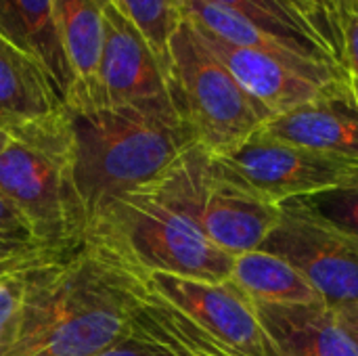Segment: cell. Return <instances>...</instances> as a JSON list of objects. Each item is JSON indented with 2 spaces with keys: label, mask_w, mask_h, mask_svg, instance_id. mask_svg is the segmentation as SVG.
<instances>
[{
  "label": "cell",
  "mask_w": 358,
  "mask_h": 356,
  "mask_svg": "<svg viewBox=\"0 0 358 356\" xmlns=\"http://www.w3.org/2000/svg\"><path fill=\"white\" fill-rule=\"evenodd\" d=\"M138 290V277L82 241L25 273L17 334L4 356L99 355L128 334Z\"/></svg>",
  "instance_id": "obj_1"
},
{
  "label": "cell",
  "mask_w": 358,
  "mask_h": 356,
  "mask_svg": "<svg viewBox=\"0 0 358 356\" xmlns=\"http://www.w3.org/2000/svg\"><path fill=\"white\" fill-rule=\"evenodd\" d=\"M69 174L86 231L113 197L159 180L193 145L170 97L138 105L65 107Z\"/></svg>",
  "instance_id": "obj_2"
},
{
  "label": "cell",
  "mask_w": 358,
  "mask_h": 356,
  "mask_svg": "<svg viewBox=\"0 0 358 356\" xmlns=\"http://www.w3.org/2000/svg\"><path fill=\"white\" fill-rule=\"evenodd\" d=\"M84 243L134 277L155 273L224 283L235 256L214 245L159 180L109 199Z\"/></svg>",
  "instance_id": "obj_3"
},
{
  "label": "cell",
  "mask_w": 358,
  "mask_h": 356,
  "mask_svg": "<svg viewBox=\"0 0 358 356\" xmlns=\"http://www.w3.org/2000/svg\"><path fill=\"white\" fill-rule=\"evenodd\" d=\"M0 197L44 250L65 254L84 241L86 216L69 174L63 109L8 134L0 149Z\"/></svg>",
  "instance_id": "obj_4"
},
{
  "label": "cell",
  "mask_w": 358,
  "mask_h": 356,
  "mask_svg": "<svg viewBox=\"0 0 358 356\" xmlns=\"http://www.w3.org/2000/svg\"><path fill=\"white\" fill-rule=\"evenodd\" d=\"M166 84L176 113L212 155L237 149L275 118L243 90L187 19L170 40Z\"/></svg>",
  "instance_id": "obj_5"
},
{
  "label": "cell",
  "mask_w": 358,
  "mask_h": 356,
  "mask_svg": "<svg viewBox=\"0 0 358 356\" xmlns=\"http://www.w3.org/2000/svg\"><path fill=\"white\" fill-rule=\"evenodd\" d=\"M162 183L203 235L231 256L260 250L281 218V206L258 195L201 145H193Z\"/></svg>",
  "instance_id": "obj_6"
},
{
  "label": "cell",
  "mask_w": 358,
  "mask_h": 356,
  "mask_svg": "<svg viewBox=\"0 0 358 356\" xmlns=\"http://www.w3.org/2000/svg\"><path fill=\"white\" fill-rule=\"evenodd\" d=\"M216 157L275 206L308 199L358 180L357 164L281 141L266 130Z\"/></svg>",
  "instance_id": "obj_7"
},
{
  "label": "cell",
  "mask_w": 358,
  "mask_h": 356,
  "mask_svg": "<svg viewBox=\"0 0 358 356\" xmlns=\"http://www.w3.org/2000/svg\"><path fill=\"white\" fill-rule=\"evenodd\" d=\"M260 250L298 269L327 306L358 304V239L338 231L302 199L281 206V218Z\"/></svg>",
  "instance_id": "obj_8"
},
{
  "label": "cell",
  "mask_w": 358,
  "mask_h": 356,
  "mask_svg": "<svg viewBox=\"0 0 358 356\" xmlns=\"http://www.w3.org/2000/svg\"><path fill=\"white\" fill-rule=\"evenodd\" d=\"M141 279V277H138ZM143 283L187 315L201 332L233 356H277L252 302L229 281L210 283L155 273Z\"/></svg>",
  "instance_id": "obj_9"
},
{
  "label": "cell",
  "mask_w": 358,
  "mask_h": 356,
  "mask_svg": "<svg viewBox=\"0 0 358 356\" xmlns=\"http://www.w3.org/2000/svg\"><path fill=\"white\" fill-rule=\"evenodd\" d=\"M159 99H168L166 69L162 61L143 34L107 4L96 105L120 107Z\"/></svg>",
  "instance_id": "obj_10"
},
{
  "label": "cell",
  "mask_w": 358,
  "mask_h": 356,
  "mask_svg": "<svg viewBox=\"0 0 358 356\" xmlns=\"http://www.w3.org/2000/svg\"><path fill=\"white\" fill-rule=\"evenodd\" d=\"M199 36L220 59V63L233 73V78L243 86V90L260 105H264L273 115H283L306 103H313L350 78L348 73L340 78L308 73L266 52L235 46L203 31H199Z\"/></svg>",
  "instance_id": "obj_11"
},
{
  "label": "cell",
  "mask_w": 358,
  "mask_h": 356,
  "mask_svg": "<svg viewBox=\"0 0 358 356\" xmlns=\"http://www.w3.org/2000/svg\"><path fill=\"white\" fill-rule=\"evenodd\" d=\"M262 130L358 166V86L348 78L317 101L275 115Z\"/></svg>",
  "instance_id": "obj_12"
},
{
  "label": "cell",
  "mask_w": 358,
  "mask_h": 356,
  "mask_svg": "<svg viewBox=\"0 0 358 356\" xmlns=\"http://www.w3.org/2000/svg\"><path fill=\"white\" fill-rule=\"evenodd\" d=\"M94 356H233L141 279L128 334Z\"/></svg>",
  "instance_id": "obj_13"
},
{
  "label": "cell",
  "mask_w": 358,
  "mask_h": 356,
  "mask_svg": "<svg viewBox=\"0 0 358 356\" xmlns=\"http://www.w3.org/2000/svg\"><path fill=\"white\" fill-rule=\"evenodd\" d=\"M105 6V0H52V25L71 76L65 107L96 105Z\"/></svg>",
  "instance_id": "obj_14"
},
{
  "label": "cell",
  "mask_w": 358,
  "mask_h": 356,
  "mask_svg": "<svg viewBox=\"0 0 358 356\" xmlns=\"http://www.w3.org/2000/svg\"><path fill=\"white\" fill-rule=\"evenodd\" d=\"M252 306L277 356H358L357 344L325 302Z\"/></svg>",
  "instance_id": "obj_15"
},
{
  "label": "cell",
  "mask_w": 358,
  "mask_h": 356,
  "mask_svg": "<svg viewBox=\"0 0 358 356\" xmlns=\"http://www.w3.org/2000/svg\"><path fill=\"white\" fill-rule=\"evenodd\" d=\"M63 109V97L46 67L0 36V130L10 134Z\"/></svg>",
  "instance_id": "obj_16"
},
{
  "label": "cell",
  "mask_w": 358,
  "mask_h": 356,
  "mask_svg": "<svg viewBox=\"0 0 358 356\" xmlns=\"http://www.w3.org/2000/svg\"><path fill=\"white\" fill-rule=\"evenodd\" d=\"M229 8L260 27L262 31L287 42L306 59L342 65L338 31L323 17L296 0H206ZM344 67V65H342Z\"/></svg>",
  "instance_id": "obj_17"
},
{
  "label": "cell",
  "mask_w": 358,
  "mask_h": 356,
  "mask_svg": "<svg viewBox=\"0 0 358 356\" xmlns=\"http://www.w3.org/2000/svg\"><path fill=\"white\" fill-rule=\"evenodd\" d=\"M0 36L46 67L65 105L71 76L52 25V0H0Z\"/></svg>",
  "instance_id": "obj_18"
},
{
  "label": "cell",
  "mask_w": 358,
  "mask_h": 356,
  "mask_svg": "<svg viewBox=\"0 0 358 356\" xmlns=\"http://www.w3.org/2000/svg\"><path fill=\"white\" fill-rule=\"evenodd\" d=\"M229 283L252 304L323 302L298 269L264 250L235 256Z\"/></svg>",
  "instance_id": "obj_19"
},
{
  "label": "cell",
  "mask_w": 358,
  "mask_h": 356,
  "mask_svg": "<svg viewBox=\"0 0 358 356\" xmlns=\"http://www.w3.org/2000/svg\"><path fill=\"white\" fill-rule=\"evenodd\" d=\"M124 19H128L149 42L164 69L168 63L170 40L182 21L178 0H105Z\"/></svg>",
  "instance_id": "obj_20"
},
{
  "label": "cell",
  "mask_w": 358,
  "mask_h": 356,
  "mask_svg": "<svg viewBox=\"0 0 358 356\" xmlns=\"http://www.w3.org/2000/svg\"><path fill=\"white\" fill-rule=\"evenodd\" d=\"M302 201L338 231L358 239V180Z\"/></svg>",
  "instance_id": "obj_21"
},
{
  "label": "cell",
  "mask_w": 358,
  "mask_h": 356,
  "mask_svg": "<svg viewBox=\"0 0 358 356\" xmlns=\"http://www.w3.org/2000/svg\"><path fill=\"white\" fill-rule=\"evenodd\" d=\"M44 250L23 218L0 197V260L4 258H25ZM55 254V252H52Z\"/></svg>",
  "instance_id": "obj_22"
},
{
  "label": "cell",
  "mask_w": 358,
  "mask_h": 356,
  "mask_svg": "<svg viewBox=\"0 0 358 356\" xmlns=\"http://www.w3.org/2000/svg\"><path fill=\"white\" fill-rule=\"evenodd\" d=\"M27 271L13 273L0 279V356L8 353L17 334Z\"/></svg>",
  "instance_id": "obj_23"
},
{
  "label": "cell",
  "mask_w": 358,
  "mask_h": 356,
  "mask_svg": "<svg viewBox=\"0 0 358 356\" xmlns=\"http://www.w3.org/2000/svg\"><path fill=\"white\" fill-rule=\"evenodd\" d=\"M334 23L342 48V65L358 86V0H336Z\"/></svg>",
  "instance_id": "obj_24"
},
{
  "label": "cell",
  "mask_w": 358,
  "mask_h": 356,
  "mask_svg": "<svg viewBox=\"0 0 358 356\" xmlns=\"http://www.w3.org/2000/svg\"><path fill=\"white\" fill-rule=\"evenodd\" d=\"M55 256H61V254L42 252V254H34V256H25V258H4V260H0V279L6 275H13V273H23L27 269H34Z\"/></svg>",
  "instance_id": "obj_25"
},
{
  "label": "cell",
  "mask_w": 358,
  "mask_h": 356,
  "mask_svg": "<svg viewBox=\"0 0 358 356\" xmlns=\"http://www.w3.org/2000/svg\"><path fill=\"white\" fill-rule=\"evenodd\" d=\"M340 323L344 325V329L348 332L350 340L357 344L358 348V304H350V306H342V308H334Z\"/></svg>",
  "instance_id": "obj_26"
},
{
  "label": "cell",
  "mask_w": 358,
  "mask_h": 356,
  "mask_svg": "<svg viewBox=\"0 0 358 356\" xmlns=\"http://www.w3.org/2000/svg\"><path fill=\"white\" fill-rule=\"evenodd\" d=\"M300 2L302 6L310 8L313 13H317L319 17H323L327 23H331V27L336 29V23H334V2L336 0H296ZM338 31V29H336Z\"/></svg>",
  "instance_id": "obj_27"
},
{
  "label": "cell",
  "mask_w": 358,
  "mask_h": 356,
  "mask_svg": "<svg viewBox=\"0 0 358 356\" xmlns=\"http://www.w3.org/2000/svg\"><path fill=\"white\" fill-rule=\"evenodd\" d=\"M6 138H8V134H6V132H2V130H0V149H2V145H4V143H6Z\"/></svg>",
  "instance_id": "obj_28"
}]
</instances>
